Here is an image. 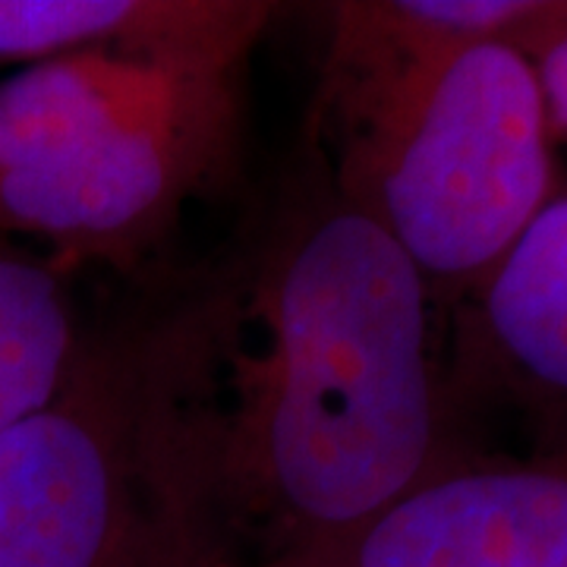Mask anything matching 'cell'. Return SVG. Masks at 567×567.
Masks as SVG:
<instances>
[{
	"label": "cell",
	"instance_id": "obj_1",
	"mask_svg": "<svg viewBox=\"0 0 567 567\" xmlns=\"http://www.w3.org/2000/svg\"><path fill=\"white\" fill-rule=\"evenodd\" d=\"M186 309L205 473L237 567H338L432 480L429 287L334 177Z\"/></svg>",
	"mask_w": 567,
	"mask_h": 567
},
{
	"label": "cell",
	"instance_id": "obj_2",
	"mask_svg": "<svg viewBox=\"0 0 567 567\" xmlns=\"http://www.w3.org/2000/svg\"><path fill=\"white\" fill-rule=\"evenodd\" d=\"M0 567H237L181 306L89 334L61 394L0 432Z\"/></svg>",
	"mask_w": 567,
	"mask_h": 567
},
{
	"label": "cell",
	"instance_id": "obj_3",
	"mask_svg": "<svg viewBox=\"0 0 567 567\" xmlns=\"http://www.w3.org/2000/svg\"><path fill=\"white\" fill-rule=\"evenodd\" d=\"M334 183L432 281L488 275L551 199V123L527 54L505 39L331 76Z\"/></svg>",
	"mask_w": 567,
	"mask_h": 567
},
{
	"label": "cell",
	"instance_id": "obj_4",
	"mask_svg": "<svg viewBox=\"0 0 567 567\" xmlns=\"http://www.w3.org/2000/svg\"><path fill=\"white\" fill-rule=\"evenodd\" d=\"M234 99L237 82H227L63 158L0 174V234L44 237L82 259H136L227 162Z\"/></svg>",
	"mask_w": 567,
	"mask_h": 567
},
{
	"label": "cell",
	"instance_id": "obj_5",
	"mask_svg": "<svg viewBox=\"0 0 567 567\" xmlns=\"http://www.w3.org/2000/svg\"><path fill=\"white\" fill-rule=\"evenodd\" d=\"M338 567H567V466L432 476L375 517Z\"/></svg>",
	"mask_w": 567,
	"mask_h": 567
},
{
	"label": "cell",
	"instance_id": "obj_6",
	"mask_svg": "<svg viewBox=\"0 0 567 567\" xmlns=\"http://www.w3.org/2000/svg\"><path fill=\"white\" fill-rule=\"evenodd\" d=\"M275 10L252 0H0V63L123 51L240 66Z\"/></svg>",
	"mask_w": 567,
	"mask_h": 567
},
{
	"label": "cell",
	"instance_id": "obj_7",
	"mask_svg": "<svg viewBox=\"0 0 567 567\" xmlns=\"http://www.w3.org/2000/svg\"><path fill=\"white\" fill-rule=\"evenodd\" d=\"M85 347L89 334L54 262L0 234V432L51 404Z\"/></svg>",
	"mask_w": 567,
	"mask_h": 567
},
{
	"label": "cell",
	"instance_id": "obj_8",
	"mask_svg": "<svg viewBox=\"0 0 567 567\" xmlns=\"http://www.w3.org/2000/svg\"><path fill=\"white\" fill-rule=\"evenodd\" d=\"M486 322L533 382L567 391V196L551 199L488 271Z\"/></svg>",
	"mask_w": 567,
	"mask_h": 567
},
{
	"label": "cell",
	"instance_id": "obj_9",
	"mask_svg": "<svg viewBox=\"0 0 567 567\" xmlns=\"http://www.w3.org/2000/svg\"><path fill=\"white\" fill-rule=\"evenodd\" d=\"M520 51L536 66L551 130L567 133V3H548Z\"/></svg>",
	"mask_w": 567,
	"mask_h": 567
}]
</instances>
